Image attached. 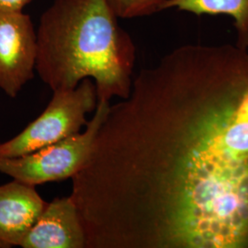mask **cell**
Returning a JSON list of instances; mask_svg holds the SVG:
<instances>
[{
    "instance_id": "1",
    "label": "cell",
    "mask_w": 248,
    "mask_h": 248,
    "mask_svg": "<svg viewBox=\"0 0 248 248\" xmlns=\"http://www.w3.org/2000/svg\"><path fill=\"white\" fill-rule=\"evenodd\" d=\"M87 248L248 245V52L184 45L109 105L72 177Z\"/></svg>"
},
{
    "instance_id": "2",
    "label": "cell",
    "mask_w": 248,
    "mask_h": 248,
    "mask_svg": "<svg viewBox=\"0 0 248 248\" xmlns=\"http://www.w3.org/2000/svg\"><path fill=\"white\" fill-rule=\"evenodd\" d=\"M108 0H55L37 29L36 71L53 91L93 80L98 102L128 98L135 45Z\"/></svg>"
},
{
    "instance_id": "3",
    "label": "cell",
    "mask_w": 248,
    "mask_h": 248,
    "mask_svg": "<svg viewBox=\"0 0 248 248\" xmlns=\"http://www.w3.org/2000/svg\"><path fill=\"white\" fill-rule=\"evenodd\" d=\"M98 95L94 81H81L77 88L53 91L44 112L7 142L0 143V156L18 157L80 133L87 115L96 110Z\"/></svg>"
},
{
    "instance_id": "4",
    "label": "cell",
    "mask_w": 248,
    "mask_h": 248,
    "mask_svg": "<svg viewBox=\"0 0 248 248\" xmlns=\"http://www.w3.org/2000/svg\"><path fill=\"white\" fill-rule=\"evenodd\" d=\"M109 105L108 101L98 102L84 133L18 157L0 156V173L33 186L72 178L87 164Z\"/></svg>"
},
{
    "instance_id": "5",
    "label": "cell",
    "mask_w": 248,
    "mask_h": 248,
    "mask_svg": "<svg viewBox=\"0 0 248 248\" xmlns=\"http://www.w3.org/2000/svg\"><path fill=\"white\" fill-rule=\"evenodd\" d=\"M37 31L22 11L0 9V89L16 98L34 78Z\"/></svg>"
},
{
    "instance_id": "6",
    "label": "cell",
    "mask_w": 248,
    "mask_h": 248,
    "mask_svg": "<svg viewBox=\"0 0 248 248\" xmlns=\"http://www.w3.org/2000/svg\"><path fill=\"white\" fill-rule=\"evenodd\" d=\"M20 248H87L85 228L70 196L47 202Z\"/></svg>"
},
{
    "instance_id": "7",
    "label": "cell",
    "mask_w": 248,
    "mask_h": 248,
    "mask_svg": "<svg viewBox=\"0 0 248 248\" xmlns=\"http://www.w3.org/2000/svg\"><path fill=\"white\" fill-rule=\"evenodd\" d=\"M47 202L35 186L14 180L0 186V248L20 247Z\"/></svg>"
},
{
    "instance_id": "8",
    "label": "cell",
    "mask_w": 248,
    "mask_h": 248,
    "mask_svg": "<svg viewBox=\"0 0 248 248\" xmlns=\"http://www.w3.org/2000/svg\"><path fill=\"white\" fill-rule=\"evenodd\" d=\"M174 9L196 16H228L233 20L236 45L248 49V0H167L164 9Z\"/></svg>"
},
{
    "instance_id": "9",
    "label": "cell",
    "mask_w": 248,
    "mask_h": 248,
    "mask_svg": "<svg viewBox=\"0 0 248 248\" xmlns=\"http://www.w3.org/2000/svg\"><path fill=\"white\" fill-rule=\"evenodd\" d=\"M120 18H141L163 10L167 0H108Z\"/></svg>"
},
{
    "instance_id": "10",
    "label": "cell",
    "mask_w": 248,
    "mask_h": 248,
    "mask_svg": "<svg viewBox=\"0 0 248 248\" xmlns=\"http://www.w3.org/2000/svg\"><path fill=\"white\" fill-rule=\"evenodd\" d=\"M32 0H0V9L22 11Z\"/></svg>"
}]
</instances>
